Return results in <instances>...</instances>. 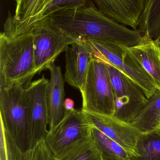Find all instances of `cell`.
Wrapping results in <instances>:
<instances>
[{
    "label": "cell",
    "instance_id": "6da1fadb",
    "mask_svg": "<svg viewBox=\"0 0 160 160\" xmlns=\"http://www.w3.org/2000/svg\"><path fill=\"white\" fill-rule=\"evenodd\" d=\"M44 16H49L74 43L101 40L131 48L146 38L141 30L127 28L102 13L91 2L61 7Z\"/></svg>",
    "mask_w": 160,
    "mask_h": 160
},
{
    "label": "cell",
    "instance_id": "7a4b0ae2",
    "mask_svg": "<svg viewBox=\"0 0 160 160\" xmlns=\"http://www.w3.org/2000/svg\"><path fill=\"white\" fill-rule=\"evenodd\" d=\"M32 32L16 37L0 35V88L20 84L24 88L32 82L34 71Z\"/></svg>",
    "mask_w": 160,
    "mask_h": 160
},
{
    "label": "cell",
    "instance_id": "3957f363",
    "mask_svg": "<svg viewBox=\"0 0 160 160\" xmlns=\"http://www.w3.org/2000/svg\"><path fill=\"white\" fill-rule=\"evenodd\" d=\"M94 58L118 69L132 80L150 98L158 90L153 79L126 50L124 46L108 41L90 40L81 42Z\"/></svg>",
    "mask_w": 160,
    "mask_h": 160
},
{
    "label": "cell",
    "instance_id": "277c9868",
    "mask_svg": "<svg viewBox=\"0 0 160 160\" xmlns=\"http://www.w3.org/2000/svg\"><path fill=\"white\" fill-rule=\"evenodd\" d=\"M0 118L5 131L23 151L29 150L25 88L20 84L0 88Z\"/></svg>",
    "mask_w": 160,
    "mask_h": 160
},
{
    "label": "cell",
    "instance_id": "5b68a950",
    "mask_svg": "<svg viewBox=\"0 0 160 160\" xmlns=\"http://www.w3.org/2000/svg\"><path fill=\"white\" fill-rule=\"evenodd\" d=\"M82 111L114 116L113 89L106 64L92 57L81 88Z\"/></svg>",
    "mask_w": 160,
    "mask_h": 160
},
{
    "label": "cell",
    "instance_id": "8992f818",
    "mask_svg": "<svg viewBox=\"0 0 160 160\" xmlns=\"http://www.w3.org/2000/svg\"><path fill=\"white\" fill-rule=\"evenodd\" d=\"M31 32L34 41V71L36 74L49 69L57 57L74 42L44 16L35 24Z\"/></svg>",
    "mask_w": 160,
    "mask_h": 160
},
{
    "label": "cell",
    "instance_id": "52a82bcc",
    "mask_svg": "<svg viewBox=\"0 0 160 160\" xmlns=\"http://www.w3.org/2000/svg\"><path fill=\"white\" fill-rule=\"evenodd\" d=\"M115 98L114 116L131 124L148 99L139 86L111 65L106 64Z\"/></svg>",
    "mask_w": 160,
    "mask_h": 160
},
{
    "label": "cell",
    "instance_id": "ba28073f",
    "mask_svg": "<svg viewBox=\"0 0 160 160\" xmlns=\"http://www.w3.org/2000/svg\"><path fill=\"white\" fill-rule=\"evenodd\" d=\"M93 126L83 111L75 109L66 110L65 118L49 130L44 140L56 158L76 142L89 137Z\"/></svg>",
    "mask_w": 160,
    "mask_h": 160
},
{
    "label": "cell",
    "instance_id": "9c48e42d",
    "mask_svg": "<svg viewBox=\"0 0 160 160\" xmlns=\"http://www.w3.org/2000/svg\"><path fill=\"white\" fill-rule=\"evenodd\" d=\"M49 81L42 76L32 82L25 88L28 116V145L32 149L39 141L44 140L49 130L46 94Z\"/></svg>",
    "mask_w": 160,
    "mask_h": 160
},
{
    "label": "cell",
    "instance_id": "30bf717a",
    "mask_svg": "<svg viewBox=\"0 0 160 160\" xmlns=\"http://www.w3.org/2000/svg\"><path fill=\"white\" fill-rule=\"evenodd\" d=\"M54 0H20L14 16L8 15L3 32L7 36L16 37L29 32L45 15Z\"/></svg>",
    "mask_w": 160,
    "mask_h": 160
},
{
    "label": "cell",
    "instance_id": "8fae6325",
    "mask_svg": "<svg viewBox=\"0 0 160 160\" xmlns=\"http://www.w3.org/2000/svg\"><path fill=\"white\" fill-rule=\"evenodd\" d=\"M84 112L93 126L118 143L130 156L134 155L137 140L143 132L113 116Z\"/></svg>",
    "mask_w": 160,
    "mask_h": 160
},
{
    "label": "cell",
    "instance_id": "7c38bea8",
    "mask_svg": "<svg viewBox=\"0 0 160 160\" xmlns=\"http://www.w3.org/2000/svg\"><path fill=\"white\" fill-rule=\"evenodd\" d=\"M48 69L51 75L46 94L49 130L62 121L66 110L65 107V80L61 68L54 64Z\"/></svg>",
    "mask_w": 160,
    "mask_h": 160
},
{
    "label": "cell",
    "instance_id": "4fadbf2b",
    "mask_svg": "<svg viewBox=\"0 0 160 160\" xmlns=\"http://www.w3.org/2000/svg\"><path fill=\"white\" fill-rule=\"evenodd\" d=\"M93 56L81 43H74L65 51V80L71 86L80 89L85 80Z\"/></svg>",
    "mask_w": 160,
    "mask_h": 160
},
{
    "label": "cell",
    "instance_id": "5bb4252c",
    "mask_svg": "<svg viewBox=\"0 0 160 160\" xmlns=\"http://www.w3.org/2000/svg\"><path fill=\"white\" fill-rule=\"evenodd\" d=\"M146 35L142 43L131 48L124 47L153 79L160 90V45L157 41Z\"/></svg>",
    "mask_w": 160,
    "mask_h": 160
},
{
    "label": "cell",
    "instance_id": "9a60e30c",
    "mask_svg": "<svg viewBox=\"0 0 160 160\" xmlns=\"http://www.w3.org/2000/svg\"><path fill=\"white\" fill-rule=\"evenodd\" d=\"M141 132H146L160 127V90L148 99L146 105L131 123Z\"/></svg>",
    "mask_w": 160,
    "mask_h": 160
},
{
    "label": "cell",
    "instance_id": "2e32d148",
    "mask_svg": "<svg viewBox=\"0 0 160 160\" xmlns=\"http://www.w3.org/2000/svg\"><path fill=\"white\" fill-rule=\"evenodd\" d=\"M138 29L160 45V0H145Z\"/></svg>",
    "mask_w": 160,
    "mask_h": 160
},
{
    "label": "cell",
    "instance_id": "e0dca14e",
    "mask_svg": "<svg viewBox=\"0 0 160 160\" xmlns=\"http://www.w3.org/2000/svg\"><path fill=\"white\" fill-rule=\"evenodd\" d=\"M131 160H160V128L144 132L137 140Z\"/></svg>",
    "mask_w": 160,
    "mask_h": 160
},
{
    "label": "cell",
    "instance_id": "ac0fdd59",
    "mask_svg": "<svg viewBox=\"0 0 160 160\" xmlns=\"http://www.w3.org/2000/svg\"><path fill=\"white\" fill-rule=\"evenodd\" d=\"M92 135L102 160H131L130 154L115 141L93 126Z\"/></svg>",
    "mask_w": 160,
    "mask_h": 160
},
{
    "label": "cell",
    "instance_id": "d6986e66",
    "mask_svg": "<svg viewBox=\"0 0 160 160\" xmlns=\"http://www.w3.org/2000/svg\"><path fill=\"white\" fill-rule=\"evenodd\" d=\"M55 160H102L93 136L80 140Z\"/></svg>",
    "mask_w": 160,
    "mask_h": 160
},
{
    "label": "cell",
    "instance_id": "ffe728a7",
    "mask_svg": "<svg viewBox=\"0 0 160 160\" xmlns=\"http://www.w3.org/2000/svg\"><path fill=\"white\" fill-rule=\"evenodd\" d=\"M33 149L23 151L0 124V160H31Z\"/></svg>",
    "mask_w": 160,
    "mask_h": 160
},
{
    "label": "cell",
    "instance_id": "44dd1931",
    "mask_svg": "<svg viewBox=\"0 0 160 160\" xmlns=\"http://www.w3.org/2000/svg\"><path fill=\"white\" fill-rule=\"evenodd\" d=\"M31 160H55L45 140L39 141L33 148Z\"/></svg>",
    "mask_w": 160,
    "mask_h": 160
},
{
    "label": "cell",
    "instance_id": "7402d4cb",
    "mask_svg": "<svg viewBox=\"0 0 160 160\" xmlns=\"http://www.w3.org/2000/svg\"><path fill=\"white\" fill-rule=\"evenodd\" d=\"M74 102L71 99L66 98L65 99V107L67 111H71L74 109Z\"/></svg>",
    "mask_w": 160,
    "mask_h": 160
},
{
    "label": "cell",
    "instance_id": "603a6c76",
    "mask_svg": "<svg viewBox=\"0 0 160 160\" xmlns=\"http://www.w3.org/2000/svg\"><path fill=\"white\" fill-rule=\"evenodd\" d=\"M15 1H16V3H18V2L19 1H20V0H15Z\"/></svg>",
    "mask_w": 160,
    "mask_h": 160
},
{
    "label": "cell",
    "instance_id": "cb8c5ba5",
    "mask_svg": "<svg viewBox=\"0 0 160 160\" xmlns=\"http://www.w3.org/2000/svg\"></svg>",
    "mask_w": 160,
    "mask_h": 160
}]
</instances>
